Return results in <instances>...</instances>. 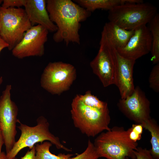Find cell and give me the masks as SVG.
Returning a JSON list of instances; mask_svg holds the SVG:
<instances>
[{
  "label": "cell",
  "instance_id": "12",
  "mask_svg": "<svg viewBox=\"0 0 159 159\" xmlns=\"http://www.w3.org/2000/svg\"><path fill=\"white\" fill-rule=\"evenodd\" d=\"M152 37L146 25L134 30V32L126 45L116 49L118 54L129 59L136 60L150 52Z\"/></svg>",
  "mask_w": 159,
  "mask_h": 159
},
{
  "label": "cell",
  "instance_id": "7",
  "mask_svg": "<svg viewBox=\"0 0 159 159\" xmlns=\"http://www.w3.org/2000/svg\"><path fill=\"white\" fill-rule=\"evenodd\" d=\"M98 53L90 62L93 72L103 86L115 85L118 66L116 48L102 31Z\"/></svg>",
  "mask_w": 159,
  "mask_h": 159
},
{
  "label": "cell",
  "instance_id": "25",
  "mask_svg": "<svg viewBox=\"0 0 159 159\" xmlns=\"http://www.w3.org/2000/svg\"><path fill=\"white\" fill-rule=\"evenodd\" d=\"M26 0H4L1 7L4 8L10 7L20 8L24 6Z\"/></svg>",
  "mask_w": 159,
  "mask_h": 159
},
{
  "label": "cell",
  "instance_id": "31",
  "mask_svg": "<svg viewBox=\"0 0 159 159\" xmlns=\"http://www.w3.org/2000/svg\"><path fill=\"white\" fill-rule=\"evenodd\" d=\"M3 1V0H0V4Z\"/></svg>",
  "mask_w": 159,
  "mask_h": 159
},
{
  "label": "cell",
  "instance_id": "2",
  "mask_svg": "<svg viewBox=\"0 0 159 159\" xmlns=\"http://www.w3.org/2000/svg\"><path fill=\"white\" fill-rule=\"evenodd\" d=\"M158 13L153 4L141 0H126V2L109 10V21L125 29L134 30L149 23Z\"/></svg>",
  "mask_w": 159,
  "mask_h": 159
},
{
  "label": "cell",
  "instance_id": "18",
  "mask_svg": "<svg viewBox=\"0 0 159 159\" xmlns=\"http://www.w3.org/2000/svg\"><path fill=\"white\" fill-rule=\"evenodd\" d=\"M143 128L148 130L150 133V140L152 148L150 150L154 159H159V127L153 119L150 118L142 124Z\"/></svg>",
  "mask_w": 159,
  "mask_h": 159
},
{
  "label": "cell",
  "instance_id": "28",
  "mask_svg": "<svg viewBox=\"0 0 159 159\" xmlns=\"http://www.w3.org/2000/svg\"><path fill=\"white\" fill-rule=\"evenodd\" d=\"M4 144V137L2 131L0 128V155L2 152V147Z\"/></svg>",
  "mask_w": 159,
  "mask_h": 159
},
{
  "label": "cell",
  "instance_id": "22",
  "mask_svg": "<svg viewBox=\"0 0 159 159\" xmlns=\"http://www.w3.org/2000/svg\"><path fill=\"white\" fill-rule=\"evenodd\" d=\"M149 82L150 88L156 92H159V63L153 67L149 75Z\"/></svg>",
  "mask_w": 159,
  "mask_h": 159
},
{
  "label": "cell",
  "instance_id": "17",
  "mask_svg": "<svg viewBox=\"0 0 159 159\" xmlns=\"http://www.w3.org/2000/svg\"><path fill=\"white\" fill-rule=\"evenodd\" d=\"M152 37L151 61L154 64L159 63V15L157 13L149 23Z\"/></svg>",
  "mask_w": 159,
  "mask_h": 159
},
{
  "label": "cell",
  "instance_id": "24",
  "mask_svg": "<svg viewBox=\"0 0 159 159\" xmlns=\"http://www.w3.org/2000/svg\"><path fill=\"white\" fill-rule=\"evenodd\" d=\"M135 159H154L150 150L141 147H137L136 150L134 151Z\"/></svg>",
  "mask_w": 159,
  "mask_h": 159
},
{
  "label": "cell",
  "instance_id": "6",
  "mask_svg": "<svg viewBox=\"0 0 159 159\" xmlns=\"http://www.w3.org/2000/svg\"><path fill=\"white\" fill-rule=\"evenodd\" d=\"M32 26L24 9L0 7V36L12 50Z\"/></svg>",
  "mask_w": 159,
  "mask_h": 159
},
{
  "label": "cell",
  "instance_id": "32",
  "mask_svg": "<svg viewBox=\"0 0 159 159\" xmlns=\"http://www.w3.org/2000/svg\"><path fill=\"white\" fill-rule=\"evenodd\" d=\"M125 159H131L130 158L128 157H127Z\"/></svg>",
  "mask_w": 159,
  "mask_h": 159
},
{
  "label": "cell",
  "instance_id": "33",
  "mask_svg": "<svg viewBox=\"0 0 159 159\" xmlns=\"http://www.w3.org/2000/svg\"><path fill=\"white\" fill-rule=\"evenodd\" d=\"M0 128L1 129V126L0 124Z\"/></svg>",
  "mask_w": 159,
  "mask_h": 159
},
{
  "label": "cell",
  "instance_id": "30",
  "mask_svg": "<svg viewBox=\"0 0 159 159\" xmlns=\"http://www.w3.org/2000/svg\"><path fill=\"white\" fill-rule=\"evenodd\" d=\"M3 82V78L2 77H0V85Z\"/></svg>",
  "mask_w": 159,
  "mask_h": 159
},
{
  "label": "cell",
  "instance_id": "10",
  "mask_svg": "<svg viewBox=\"0 0 159 159\" xmlns=\"http://www.w3.org/2000/svg\"><path fill=\"white\" fill-rule=\"evenodd\" d=\"M49 32L40 25L32 26L12 49L13 55L20 59L42 56L44 53V45L47 41Z\"/></svg>",
  "mask_w": 159,
  "mask_h": 159
},
{
  "label": "cell",
  "instance_id": "15",
  "mask_svg": "<svg viewBox=\"0 0 159 159\" xmlns=\"http://www.w3.org/2000/svg\"><path fill=\"white\" fill-rule=\"evenodd\" d=\"M116 49L124 47L133 34L134 30H127L109 21L104 25L102 31Z\"/></svg>",
  "mask_w": 159,
  "mask_h": 159
},
{
  "label": "cell",
  "instance_id": "21",
  "mask_svg": "<svg viewBox=\"0 0 159 159\" xmlns=\"http://www.w3.org/2000/svg\"><path fill=\"white\" fill-rule=\"evenodd\" d=\"M99 158L93 143L89 139L87 147L83 152L69 159H98Z\"/></svg>",
  "mask_w": 159,
  "mask_h": 159
},
{
  "label": "cell",
  "instance_id": "16",
  "mask_svg": "<svg viewBox=\"0 0 159 159\" xmlns=\"http://www.w3.org/2000/svg\"><path fill=\"white\" fill-rule=\"evenodd\" d=\"M74 1L91 13L97 9L109 10L116 6L125 3L126 0H75Z\"/></svg>",
  "mask_w": 159,
  "mask_h": 159
},
{
  "label": "cell",
  "instance_id": "3",
  "mask_svg": "<svg viewBox=\"0 0 159 159\" xmlns=\"http://www.w3.org/2000/svg\"><path fill=\"white\" fill-rule=\"evenodd\" d=\"M100 157L107 159H135L134 151L138 143L129 138L128 130L122 127L115 126L96 137L93 143Z\"/></svg>",
  "mask_w": 159,
  "mask_h": 159
},
{
  "label": "cell",
  "instance_id": "20",
  "mask_svg": "<svg viewBox=\"0 0 159 159\" xmlns=\"http://www.w3.org/2000/svg\"><path fill=\"white\" fill-rule=\"evenodd\" d=\"M80 99L85 105L95 108L105 110L108 108L107 103L100 100L92 95L90 91H87L84 95H78Z\"/></svg>",
  "mask_w": 159,
  "mask_h": 159
},
{
  "label": "cell",
  "instance_id": "19",
  "mask_svg": "<svg viewBox=\"0 0 159 159\" xmlns=\"http://www.w3.org/2000/svg\"><path fill=\"white\" fill-rule=\"evenodd\" d=\"M52 144L48 141H45L40 144L37 143L35 147L36 159H69L73 155L60 153L57 155L52 154L49 149Z\"/></svg>",
  "mask_w": 159,
  "mask_h": 159
},
{
  "label": "cell",
  "instance_id": "23",
  "mask_svg": "<svg viewBox=\"0 0 159 159\" xmlns=\"http://www.w3.org/2000/svg\"><path fill=\"white\" fill-rule=\"evenodd\" d=\"M143 128L141 124H133L132 127L127 130L130 139L134 142H137V141L140 140Z\"/></svg>",
  "mask_w": 159,
  "mask_h": 159
},
{
  "label": "cell",
  "instance_id": "13",
  "mask_svg": "<svg viewBox=\"0 0 159 159\" xmlns=\"http://www.w3.org/2000/svg\"><path fill=\"white\" fill-rule=\"evenodd\" d=\"M135 61L125 58L118 53V66L115 85L118 88L121 99L131 95L134 86L133 69Z\"/></svg>",
  "mask_w": 159,
  "mask_h": 159
},
{
  "label": "cell",
  "instance_id": "4",
  "mask_svg": "<svg viewBox=\"0 0 159 159\" xmlns=\"http://www.w3.org/2000/svg\"><path fill=\"white\" fill-rule=\"evenodd\" d=\"M71 117L75 127L88 137H94L104 130L110 129L109 109L101 110L87 106L77 95L72 100Z\"/></svg>",
  "mask_w": 159,
  "mask_h": 159
},
{
  "label": "cell",
  "instance_id": "26",
  "mask_svg": "<svg viewBox=\"0 0 159 159\" xmlns=\"http://www.w3.org/2000/svg\"><path fill=\"white\" fill-rule=\"evenodd\" d=\"M35 147L34 146L30 150H28L20 159H36Z\"/></svg>",
  "mask_w": 159,
  "mask_h": 159
},
{
  "label": "cell",
  "instance_id": "27",
  "mask_svg": "<svg viewBox=\"0 0 159 159\" xmlns=\"http://www.w3.org/2000/svg\"><path fill=\"white\" fill-rule=\"evenodd\" d=\"M8 44L0 36V53L3 49L5 48H8Z\"/></svg>",
  "mask_w": 159,
  "mask_h": 159
},
{
  "label": "cell",
  "instance_id": "11",
  "mask_svg": "<svg viewBox=\"0 0 159 159\" xmlns=\"http://www.w3.org/2000/svg\"><path fill=\"white\" fill-rule=\"evenodd\" d=\"M120 110L128 118L142 124L151 118L150 102L144 92L139 86L135 87L132 93L117 103Z\"/></svg>",
  "mask_w": 159,
  "mask_h": 159
},
{
  "label": "cell",
  "instance_id": "1",
  "mask_svg": "<svg viewBox=\"0 0 159 159\" xmlns=\"http://www.w3.org/2000/svg\"><path fill=\"white\" fill-rule=\"evenodd\" d=\"M47 8L51 20L57 30L53 36L57 43H80L79 31L81 22L89 17L91 13L71 0H48Z\"/></svg>",
  "mask_w": 159,
  "mask_h": 159
},
{
  "label": "cell",
  "instance_id": "9",
  "mask_svg": "<svg viewBox=\"0 0 159 159\" xmlns=\"http://www.w3.org/2000/svg\"><path fill=\"white\" fill-rule=\"evenodd\" d=\"M11 86L7 85L0 97V124L8 153L12 149L16 141V123L18 108L11 97Z\"/></svg>",
  "mask_w": 159,
  "mask_h": 159
},
{
  "label": "cell",
  "instance_id": "5",
  "mask_svg": "<svg viewBox=\"0 0 159 159\" xmlns=\"http://www.w3.org/2000/svg\"><path fill=\"white\" fill-rule=\"evenodd\" d=\"M37 121V125L31 127L23 124L18 120V122L20 125L18 127L21 131V135L12 149L6 154L7 159H14L23 149L28 147L31 149L35 144L39 142L42 143L45 141L50 142L58 149H62L68 152L72 151L62 144L58 137L51 132L49 130V123L44 117H39Z\"/></svg>",
  "mask_w": 159,
  "mask_h": 159
},
{
  "label": "cell",
  "instance_id": "29",
  "mask_svg": "<svg viewBox=\"0 0 159 159\" xmlns=\"http://www.w3.org/2000/svg\"><path fill=\"white\" fill-rule=\"evenodd\" d=\"M0 159H7L6 154L4 152H2L0 155Z\"/></svg>",
  "mask_w": 159,
  "mask_h": 159
},
{
  "label": "cell",
  "instance_id": "8",
  "mask_svg": "<svg viewBox=\"0 0 159 159\" xmlns=\"http://www.w3.org/2000/svg\"><path fill=\"white\" fill-rule=\"evenodd\" d=\"M76 78V69L72 65L62 62H50L43 70L40 84L51 94L59 95L70 89Z\"/></svg>",
  "mask_w": 159,
  "mask_h": 159
},
{
  "label": "cell",
  "instance_id": "14",
  "mask_svg": "<svg viewBox=\"0 0 159 159\" xmlns=\"http://www.w3.org/2000/svg\"><path fill=\"white\" fill-rule=\"evenodd\" d=\"M24 9L32 26L39 25L49 32H55L56 26L51 20L45 0H26Z\"/></svg>",
  "mask_w": 159,
  "mask_h": 159
}]
</instances>
